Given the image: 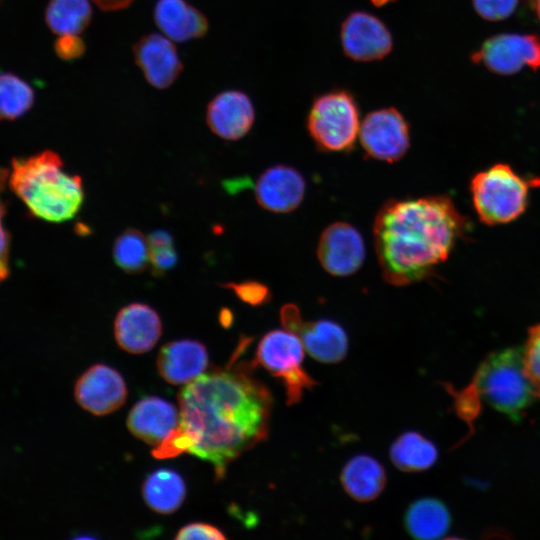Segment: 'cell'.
Returning <instances> with one entry per match:
<instances>
[{
    "label": "cell",
    "instance_id": "cell-37",
    "mask_svg": "<svg viewBox=\"0 0 540 540\" xmlns=\"http://www.w3.org/2000/svg\"><path fill=\"white\" fill-rule=\"evenodd\" d=\"M99 9L105 12H114L126 9L134 0H91Z\"/></svg>",
    "mask_w": 540,
    "mask_h": 540
},
{
    "label": "cell",
    "instance_id": "cell-1",
    "mask_svg": "<svg viewBox=\"0 0 540 540\" xmlns=\"http://www.w3.org/2000/svg\"><path fill=\"white\" fill-rule=\"evenodd\" d=\"M251 366L235 363L202 373L178 394L180 426L193 441L189 453L211 463L218 479L268 435L272 398Z\"/></svg>",
    "mask_w": 540,
    "mask_h": 540
},
{
    "label": "cell",
    "instance_id": "cell-23",
    "mask_svg": "<svg viewBox=\"0 0 540 540\" xmlns=\"http://www.w3.org/2000/svg\"><path fill=\"white\" fill-rule=\"evenodd\" d=\"M142 496L153 511L165 515L172 514L184 502L186 496L184 480L173 470L158 469L144 480Z\"/></svg>",
    "mask_w": 540,
    "mask_h": 540
},
{
    "label": "cell",
    "instance_id": "cell-17",
    "mask_svg": "<svg viewBox=\"0 0 540 540\" xmlns=\"http://www.w3.org/2000/svg\"><path fill=\"white\" fill-rule=\"evenodd\" d=\"M126 423L135 437L156 446L180 425V414L170 402L148 396L132 407Z\"/></svg>",
    "mask_w": 540,
    "mask_h": 540
},
{
    "label": "cell",
    "instance_id": "cell-21",
    "mask_svg": "<svg viewBox=\"0 0 540 540\" xmlns=\"http://www.w3.org/2000/svg\"><path fill=\"white\" fill-rule=\"evenodd\" d=\"M386 481L383 465L365 454L352 457L340 474V482L345 492L359 502L376 499L383 491Z\"/></svg>",
    "mask_w": 540,
    "mask_h": 540
},
{
    "label": "cell",
    "instance_id": "cell-39",
    "mask_svg": "<svg viewBox=\"0 0 540 540\" xmlns=\"http://www.w3.org/2000/svg\"><path fill=\"white\" fill-rule=\"evenodd\" d=\"M533 6L538 18L540 19V0H533Z\"/></svg>",
    "mask_w": 540,
    "mask_h": 540
},
{
    "label": "cell",
    "instance_id": "cell-20",
    "mask_svg": "<svg viewBox=\"0 0 540 540\" xmlns=\"http://www.w3.org/2000/svg\"><path fill=\"white\" fill-rule=\"evenodd\" d=\"M293 333L299 336L306 352L321 363H338L347 355V334L343 327L333 320H301Z\"/></svg>",
    "mask_w": 540,
    "mask_h": 540
},
{
    "label": "cell",
    "instance_id": "cell-12",
    "mask_svg": "<svg viewBox=\"0 0 540 540\" xmlns=\"http://www.w3.org/2000/svg\"><path fill=\"white\" fill-rule=\"evenodd\" d=\"M74 396L84 410L103 416L116 411L124 404L127 387L118 371L104 364H96L78 378Z\"/></svg>",
    "mask_w": 540,
    "mask_h": 540
},
{
    "label": "cell",
    "instance_id": "cell-7",
    "mask_svg": "<svg viewBox=\"0 0 540 540\" xmlns=\"http://www.w3.org/2000/svg\"><path fill=\"white\" fill-rule=\"evenodd\" d=\"M304 347L299 336L287 329L267 332L259 341L253 365L259 364L282 380L287 404H297L316 381L302 366Z\"/></svg>",
    "mask_w": 540,
    "mask_h": 540
},
{
    "label": "cell",
    "instance_id": "cell-6",
    "mask_svg": "<svg viewBox=\"0 0 540 540\" xmlns=\"http://www.w3.org/2000/svg\"><path fill=\"white\" fill-rule=\"evenodd\" d=\"M360 109L354 95L334 89L318 95L308 112L306 126L318 149L349 152L359 136Z\"/></svg>",
    "mask_w": 540,
    "mask_h": 540
},
{
    "label": "cell",
    "instance_id": "cell-18",
    "mask_svg": "<svg viewBox=\"0 0 540 540\" xmlns=\"http://www.w3.org/2000/svg\"><path fill=\"white\" fill-rule=\"evenodd\" d=\"M208 365V352L196 340L182 339L168 342L159 351L157 369L170 384H187L203 373Z\"/></svg>",
    "mask_w": 540,
    "mask_h": 540
},
{
    "label": "cell",
    "instance_id": "cell-31",
    "mask_svg": "<svg viewBox=\"0 0 540 540\" xmlns=\"http://www.w3.org/2000/svg\"><path fill=\"white\" fill-rule=\"evenodd\" d=\"M221 287L232 290L241 301L251 306H261L270 300L268 287L256 281L228 282Z\"/></svg>",
    "mask_w": 540,
    "mask_h": 540
},
{
    "label": "cell",
    "instance_id": "cell-32",
    "mask_svg": "<svg viewBox=\"0 0 540 540\" xmlns=\"http://www.w3.org/2000/svg\"><path fill=\"white\" fill-rule=\"evenodd\" d=\"M178 262L174 243L149 245V266L155 277L164 276Z\"/></svg>",
    "mask_w": 540,
    "mask_h": 540
},
{
    "label": "cell",
    "instance_id": "cell-15",
    "mask_svg": "<svg viewBox=\"0 0 540 540\" xmlns=\"http://www.w3.org/2000/svg\"><path fill=\"white\" fill-rule=\"evenodd\" d=\"M162 334L159 314L144 303L122 307L114 320V336L118 346L131 354L150 351Z\"/></svg>",
    "mask_w": 540,
    "mask_h": 540
},
{
    "label": "cell",
    "instance_id": "cell-19",
    "mask_svg": "<svg viewBox=\"0 0 540 540\" xmlns=\"http://www.w3.org/2000/svg\"><path fill=\"white\" fill-rule=\"evenodd\" d=\"M153 18L160 31L175 42L202 38L209 29L207 17L186 0H157Z\"/></svg>",
    "mask_w": 540,
    "mask_h": 540
},
{
    "label": "cell",
    "instance_id": "cell-26",
    "mask_svg": "<svg viewBox=\"0 0 540 540\" xmlns=\"http://www.w3.org/2000/svg\"><path fill=\"white\" fill-rule=\"evenodd\" d=\"M112 255L117 267L124 272L141 273L149 266L148 239L140 230L127 228L115 239Z\"/></svg>",
    "mask_w": 540,
    "mask_h": 540
},
{
    "label": "cell",
    "instance_id": "cell-27",
    "mask_svg": "<svg viewBox=\"0 0 540 540\" xmlns=\"http://www.w3.org/2000/svg\"><path fill=\"white\" fill-rule=\"evenodd\" d=\"M34 103L33 89L12 73L0 74V120L25 114Z\"/></svg>",
    "mask_w": 540,
    "mask_h": 540
},
{
    "label": "cell",
    "instance_id": "cell-35",
    "mask_svg": "<svg viewBox=\"0 0 540 540\" xmlns=\"http://www.w3.org/2000/svg\"><path fill=\"white\" fill-rule=\"evenodd\" d=\"M57 56L65 61L82 57L86 52V44L78 35H59L54 44Z\"/></svg>",
    "mask_w": 540,
    "mask_h": 540
},
{
    "label": "cell",
    "instance_id": "cell-30",
    "mask_svg": "<svg viewBox=\"0 0 540 540\" xmlns=\"http://www.w3.org/2000/svg\"><path fill=\"white\" fill-rule=\"evenodd\" d=\"M192 444L190 434L179 425L155 446L152 455L157 459L176 457L183 452H189Z\"/></svg>",
    "mask_w": 540,
    "mask_h": 540
},
{
    "label": "cell",
    "instance_id": "cell-13",
    "mask_svg": "<svg viewBox=\"0 0 540 540\" xmlns=\"http://www.w3.org/2000/svg\"><path fill=\"white\" fill-rule=\"evenodd\" d=\"M136 65L146 81L157 89L173 85L184 66L173 41L164 34L149 33L132 48Z\"/></svg>",
    "mask_w": 540,
    "mask_h": 540
},
{
    "label": "cell",
    "instance_id": "cell-14",
    "mask_svg": "<svg viewBox=\"0 0 540 540\" xmlns=\"http://www.w3.org/2000/svg\"><path fill=\"white\" fill-rule=\"evenodd\" d=\"M205 121L212 133L228 141L246 136L255 122V108L245 92L228 89L216 94L208 103Z\"/></svg>",
    "mask_w": 540,
    "mask_h": 540
},
{
    "label": "cell",
    "instance_id": "cell-24",
    "mask_svg": "<svg viewBox=\"0 0 540 540\" xmlns=\"http://www.w3.org/2000/svg\"><path fill=\"white\" fill-rule=\"evenodd\" d=\"M389 456L392 463L404 472H420L433 467L438 460L436 445L416 431L399 435L392 443Z\"/></svg>",
    "mask_w": 540,
    "mask_h": 540
},
{
    "label": "cell",
    "instance_id": "cell-9",
    "mask_svg": "<svg viewBox=\"0 0 540 540\" xmlns=\"http://www.w3.org/2000/svg\"><path fill=\"white\" fill-rule=\"evenodd\" d=\"M471 60L499 75H512L524 66L540 68V38L533 34L501 33L487 38Z\"/></svg>",
    "mask_w": 540,
    "mask_h": 540
},
{
    "label": "cell",
    "instance_id": "cell-33",
    "mask_svg": "<svg viewBox=\"0 0 540 540\" xmlns=\"http://www.w3.org/2000/svg\"><path fill=\"white\" fill-rule=\"evenodd\" d=\"M518 0H472L478 15L488 21L508 18L516 9Z\"/></svg>",
    "mask_w": 540,
    "mask_h": 540
},
{
    "label": "cell",
    "instance_id": "cell-25",
    "mask_svg": "<svg viewBox=\"0 0 540 540\" xmlns=\"http://www.w3.org/2000/svg\"><path fill=\"white\" fill-rule=\"evenodd\" d=\"M91 0H49L45 20L57 35H79L90 24L93 10Z\"/></svg>",
    "mask_w": 540,
    "mask_h": 540
},
{
    "label": "cell",
    "instance_id": "cell-4",
    "mask_svg": "<svg viewBox=\"0 0 540 540\" xmlns=\"http://www.w3.org/2000/svg\"><path fill=\"white\" fill-rule=\"evenodd\" d=\"M470 383L490 407L514 422L522 419L537 397L524 371L522 349L517 347L489 353Z\"/></svg>",
    "mask_w": 540,
    "mask_h": 540
},
{
    "label": "cell",
    "instance_id": "cell-28",
    "mask_svg": "<svg viewBox=\"0 0 540 540\" xmlns=\"http://www.w3.org/2000/svg\"><path fill=\"white\" fill-rule=\"evenodd\" d=\"M522 359L525 374L540 398V322L528 328Z\"/></svg>",
    "mask_w": 540,
    "mask_h": 540
},
{
    "label": "cell",
    "instance_id": "cell-34",
    "mask_svg": "<svg viewBox=\"0 0 540 540\" xmlns=\"http://www.w3.org/2000/svg\"><path fill=\"white\" fill-rule=\"evenodd\" d=\"M7 178V171L0 167V283L9 275V235L3 224L5 206L1 198Z\"/></svg>",
    "mask_w": 540,
    "mask_h": 540
},
{
    "label": "cell",
    "instance_id": "cell-2",
    "mask_svg": "<svg viewBox=\"0 0 540 540\" xmlns=\"http://www.w3.org/2000/svg\"><path fill=\"white\" fill-rule=\"evenodd\" d=\"M468 223L447 195L389 200L373 224L383 279L397 287L427 279L449 258Z\"/></svg>",
    "mask_w": 540,
    "mask_h": 540
},
{
    "label": "cell",
    "instance_id": "cell-22",
    "mask_svg": "<svg viewBox=\"0 0 540 540\" xmlns=\"http://www.w3.org/2000/svg\"><path fill=\"white\" fill-rule=\"evenodd\" d=\"M408 534L419 540H434L445 536L451 527V514L446 504L434 497L412 502L404 515Z\"/></svg>",
    "mask_w": 540,
    "mask_h": 540
},
{
    "label": "cell",
    "instance_id": "cell-11",
    "mask_svg": "<svg viewBox=\"0 0 540 540\" xmlns=\"http://www.w3.org/2000/svg\"><path fill=\"white\" fill-rule=\"evenodd\" d=\"M365 244L359 231L349 223L335 222L323 230L317 257L323 269L333 276L354 274L364 263Z\"/></svg>",
    "mask_w": 540,
    "mask_h": 540
},
{
    "label": "cell",
    "instance_id": "cell-38",
    "mask_svg": "<svg viewBox=\"0 0 540 540\" xmlns=\"http://www.w3.org/2000/svg\"><path fill=\"white\" fill-rule=\"evenodd\" d=\"M232 314L229 310L224 309L220 313V322L223 326L228 327L232 322Z\"/></svg>",
    "mask_w": 540,
    "mask_h": 540
},
{
    "label": "cell",
    "instance_id": "cell-29",
    "mask_svg": "<svg viewBox=\"0 0 540 540\" xmlns=\"http://www.w3.org/2000/svg\"><path fill=\"white\" fill-rule=\"evenodd\" d=\"M448 393L453 398V407L458 417L465 421L473 430V421L481 411V398L470 383L461 390H456L448 383H443Z\"/></svg>",
    "mask_w": 540,
    "mask_h": 540
},
{
    "label": "cell",
    "instance_id": "cell-8",
    "mask_svg": "<svg viewBox=\"0 0 540 540\" xmlns=\"http://www.w3.org/2000/svg\"><path fill=\"white\" fill-rule=\"evenodd\" d=\"M358 138L367 156L394 163L403 158L410 147V128L397 108L384 107L365 116Z\"/></svg>",
    "mask_w": 540,
    "mask_h": 540
},
{
    "label": "cell",
    "instance_id": "cell-3",
    "mask_svg": "<svg viewBox=\"0 0 540 540\" xmlns=\"http://www.w3.org/2000/svg\"><path fill=\"white\" fill-rule=\"evenodd\" d=\"M59 154L45 150L28 158H14L10 188L37 218L60 223L76 216L85 194L82 178L63 169Z\"/></svg>",
    "mask_w": 540,
    "mask_h": 540
},
{
    "label": "cell",
    "instance_id": "cell-36",
    "mask_svg": "<svg viewBox=\"0 0 540 540\" xmlns=\"http://www.w3.org/2000/svg\"><path fill=\"white\" fill-rule=\"evenodd\" d=\"M226 536L217 527L208 524L195 522L183 526L176 534L175 539H208L223 540Z\"/></svg>",
    "mask_w": 540,
    "mask_h": 540
},
{
    "label": "cell",
    "instance_id": "cell-5",
    "mask_svg": "<svg viewBox=\"0 0 540 540\" xmlns=\"http://www.w3.org/2000/svg\"><path fill=\"white\" fill-rule=\"evenodd\" d=\"M540 177L526 179L507 163H495L474 174L469 190L478 219L488 226L518 219L529 202V191Z\"/></svg>",
    "mask_w": 540,
    "mask_h": 540
},
{
    "label": "cell",
    "instance_id": "cell-16",
    "mask_svg": "<svg viewBox=\"0 0 540 540\" xmlns=\"http://www.w3.org/2000/svg\"><path fill=\"white\" fill-rule=\"evenodd\" d=\"M306 184L301 173L287 165L266 169L255 184V198L265 210L288 213L303 201Z\"/></svg>",
    "mask_w": 540,
    "mask_h": 540
},
{
    "label": "cell",
    "instance_id": "cell-10",
    "mask_svg": "<svg viewBox=\"0 0 540 540\" xmlns=\"http://www.w3.org/2000/svg\"><path fill=\"white\" fill-rule=\"evenodd\" d=\"M340 41L344 55L356 62L384 59L393 48V37L387 25L367 11L351 12L342 22Z\"/></svg>",
    "mask_w": 540,
    "mask_h": 540
}]
</instances>
